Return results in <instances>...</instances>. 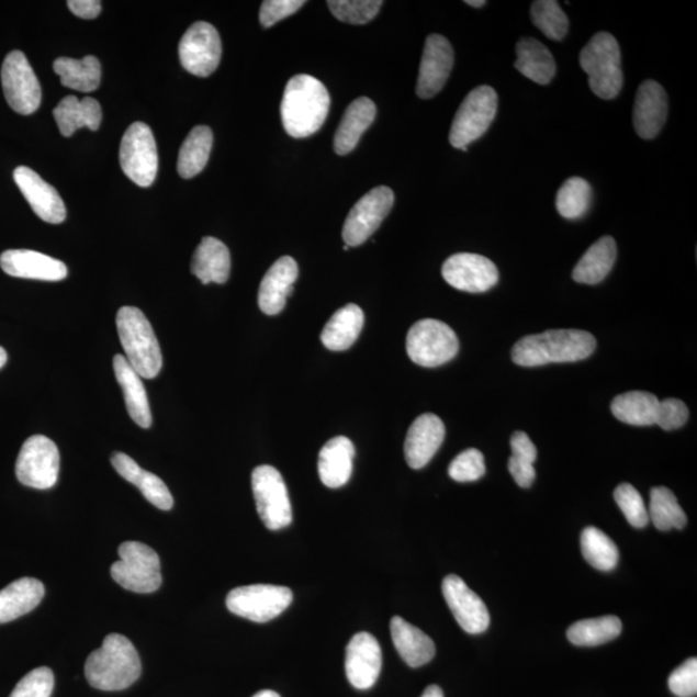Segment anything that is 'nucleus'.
I'll list each match as a JSON object with an SVG mask.
<instances>
[{"label": "nucleus", "instance_id": "nucleus-37", "mask_svg": "<svg viewBox=\"0 0 697 697\" xmlns=\"http://www.w3.org/2000/svg\"><path fill=\"white\" fill-rule=\"evenodd\" d=\"M54 70L57 76H60L64 87L79 92L97 91L101 82V65L94 56H86L82 60L69 57L57 58Z\"/></svg>", "mask_w": 697, "mask_h": 697}, {"label": "nucleus", "instance_id": "nucleus-12", "mask_svg": "<svg viewBox=\"0 0 697 697\" xmlns=\"http://www.w3.org/2000/svg\"><path fill=\"white\" fill-rule=\"evenodd\" d=\"M60 472V452L54 440L33 436L22 445L16 461V476L24 486L53 488Z\"/></svg>", "mask_w": 697, "mask_h": 697}, {"label": "nucleus", "instance_id": "nucleus-27", "mask_svg": "<svg viewBox=\"0 0 697 697\" xmlns=\"http://www.w3.org/2000/svg\"><path fill=\"white\" fill-rule=\"evenodd\" d=\"M116 381L122 387L124 401L128 415L138 427L149 429L153 423V416L143 378L132 369L126 357L115 356L113 361Z\"/></svg>", "mask_w": 697, "mask_h": 697}, {"label": "nucleus", "instance_id": "nucleus-3", "mask_svg": "<svg viewBox=\"0 0 697 697\" xmlns=\"http://www.w3.org/2000/svg\"><path fill=\"white\" fill-rule=\"evenodd\" d=\"M85 673L92 687L101 692H122L142 676V660L128 638L109 634L101 648L88 656Z\"/></svg>", "mask_w": 697, "mask_h": 697}, {"label": "nucleus", "instance_id": "nucleus-50", "mask_svg": "<svg viewBox=\"0 0 697 697\" xmlns=\"http://www.w3.org/2000/svg\"><path fill=\"white\" fill-rule=\"evenodd\" d=\"M305 5L304 0H266L260 9V22L263 27H270L297 12Z\"/></svg>", "mask_w": 697, "mask_h": 697}, {"label": "nucleus", "instance_id": "nucleus-24", "mask_svg": "<svg viewBox=\"0 0 697 697\" xmlns=\"http://www.w3.org/2000/svg\"><path fill=\"white\" fill-rule=\"evenodd\" d=\"M299 278L297 262L291 256L277 260L263 277L259 290V306L267 315H277L284 310L285 301L293 292Z\"/></svg>", "mask_w": 697, "mask_h": 697}, {"label": "nucleus", "instance_id": "nucleus-18", "mask_svg": "<svg viewBox=\"0 0 697 697\" xmlns=\"http://www.w3.org/2000/svg\"><path fill=\"white\" fill-rule=\"evenodd\" d=\"M453 66L451 43L439 34H431L425 42L416 92L420 99L435 98L442 91Z\"/></svg>", "mask_w": 697, "mask_h": 697}, {"label": "nucleus", "instance_id": "nucleus-4", "mask_svg": "<svg viewBox=\"0 0 697 697\" xmlns=\"http://www.w3.org/2000/svg\"><path fill=\"white\" fill-rule=\"evenodd\" d=\"M116 328L132 369L143 379H156L164 366V357L145 314L137 307L123 306L116 314Z\"/></svg>", "mask_w": 697, "mask_h": 697}, {"label": "nucleus", "instance_id": "nucleus-16", "mask_svg": "<svg viewBox=\"0 0 697 697\" xmlns=\"http://www.w3.org/2000/svg\"><path fill=\"white\" fill-rule=\"evenodd\" d=\"M442 276L453 289L482 293L498 282V270L493 261L476 254H457L443 263Z\"/></svg>", "mask_w": 697, "mask_h": 697}, {"label": "nucleus", "instance_id": "nucleus-58", "mask_svg": "<svg viewBox=\"0 0 697 697\" xmlns=\"http://www.w3.org/2000/svg\"><path fill=\"white\" fill-rule=\"evenodd\" d=\"M342 249H344V251H348L349 246L345 245Z\"/></svg>", "mask_w": 697, "mask_h": 697}, {"label": "nucleus", "instance_id": "nucleus-32", "mask_svg": "<svg viewBox=\"0 0 697 697\" xmlns=\"http://www.w3.org/2000/svg\"><path fill=\"white\" fill-rule=\"evenodd\" d=\"M55 121L61 135L70 137L79 128H100L102 112L99 101L92 98L79 100L76 97H66L54 110Z\"/></svg>", "mask_w": 697, "mask_h": 697}, {"label": "nucleus", "instance_id": "nucleus-54", "mask_svg": "<svg viewBox=\"0 0 697 697\" xmlns=\"http://www.w3.org/2000/svg\"><path fill=\"white\" fill-rule=\"evenodd\" d=\"M421 697H445L442 688L432 685L425 689Z\"/></svg>", "mask_w": 697, "mask_h": 697}, {"label": "nucleus", "instance_id": "nucleus-34", "mask_svg": "<svg viewBox=\"0 0 697 697\" xmlns=\"http://www.w3.org/2000/svg\"><path fill=\"white\" fill-rule=\"evenodd\" d=\"M516 69L538 85H549L555 76V61L550 50L533 38H522L516 47Z\"/></svg>", "mask_w": 697, "mask_h": 697}, {"label": "nucleus", "instance_id": "nucleus-51", "mask_svg": "<svg viewBox=\"0 0 697 697\" xmlns=\"http://www.w3.org/2000/svg\"><path fill=\"white\" fill-rule=\"evenodd\" d=\"M511 457L535 464L538 459L537 447L532 443L530 437L524 431H516L510 439Z\"/></svg>", "mask_w": 697, "mask_h": 697}, {"label": "nucleus", "instance_id": "nucleus-52", "mask_svg": "<svg viewBox=\"0 0 697 697\" xmlns=\"http://www.w3.org/2000/svg\"><path fill=\"white\" fill-rule=\"evenodd\" d=\"M508 468L519 487H531L535 479H537V471H535V466L531 462L511 457L508 462Z\"/></svg>", "mask_w": 697, "mask_h": 697}, {"label": "nucleus", "instance_id": "nucleus-6", "mask_svg": "<svg viewBox=\"0 0 697 697\" xmlns=\"http://www.w3.org/2000/svg\"><path fill=\"white\" fill-rule=\"evenodd\" d=\"M120 561L113 563L110 574L122 588L149 594L161 585L160 560L156 550L138 541H127L119 549Z\"/></svg>", "mask_w": 697, "mask_h": 697}, {"label": "nucleus", "instance_id": "nucleus-44", "mask_svg": "<svg viewBox=\"0 0 697 697\" xmlns=\"http://www.w3.org/2000/svg\"><path fill=\"white\" fill-rule=\"evenodd\" d=\"M327 5L337 20L351 25H364L378 16L383 2L381 0H329Z\"/></svg>", "mask_w": 697, "mask_h": 697}, {"label": "nucleus", "instance_id": "nucleus-10", "mask_svg": "<svg viewBox=\"0 0 697 697\" xmlns=\"http://www.w3.org/2000/svg\"><path fill=\"white\" fill-rule=\"evenodd\" d=\"M293 594L285 586L247 585L233 589L226 597V606L234 615L255 622H267L288 610Z\"/></svg>", "mask_w": 697, "mask_h": 697}, {"label": "nucleus", "instance_id": "nucleus-45", "mask_svg": "<svg viewBox=\"0 0 697 697\" xmlns=\"http://www.w3.org/2000/svg\"><path fill=\"white\" fill-rule=\"evenodd\" d=\"M615 502L630 526L643 528L649 524V510L640 493L629 483H622L614 493Z\"/></svg>", "mask_w": 697, "mask_h": 697}, {"label": "nucleus", "instance_id": "nucleus-9", "mask_svg": "<svg viewBox=\"0 0 697 697\" xmlns=\"http://www.w3.org/2000/svg\"><path fill=\"white\" fill-rule=\"evenodd\" d=\"M120 161L124 173L142 188L153 186L158 173L156 138L148 124H131L124 134L120 149Z\"/></svg>", "mask_w": 697, "mask_h": 697}, {"label": "nucleus", "instance_id": "nucleus-49", "mask_svg": "<svg viewBox=\"0 0 697 697\" xmlns=\"http://www.w3.org/2000/svg\"><path fill=\"white\" fill-rule=\"evenodd\" d=\"M688 420V408L684 402L676 398H667L659 403L656 425L671 431L684 427Z\"/></svg>", "mask_w": 697, "mask_h": 697}, {"label": "nucleus", "instance_id": "nucleus-46", "mask_svg": "<svg viewBox=\"0 0 697 697\" xmlns=\"http://www.w3.org/2000/svg\"><path fill=\"white\" fill-rule=\"evenodd\" d=\"M486 473V464L481 451L469 449L454 458L449 468V474L453 481L465 483L475 482Z\"/></svg>", "mask_w": 697, "mask_h": 697}, {"label": "nucleus", "instance_id": "nucleus-2", "mask_svg": "<svg viewBox=\"0 0 697 697\" xmlns=\"http://www.w3.org/2000/svg\"><path fill=\"white\" fill-rule=\"evenodd\" d=\"M596 348V337L582 329H552L520 339L511 350V358L522 367L572 363L589 358Z\"/></svg>", "mask_w": 697, "mask_h": 697}, {"label": "nucleus", "instance_id": "nucleus-25", "mask_svg": "<svg viewBox=\"0 0 697 697\" xmlns=\"http://www.w3.org/2000/svg\"><path fill=\"white\" fill-rule=\"evenodd\" d=\"M112 465L116 473L127 482L135 484L142 491L146 501L160 510L173 508V497L166 483L158 475L144 471L137 462L123 452H115L112 457Z\"/></svg>", "mask_w": 697, "mask_h": 697}, {"label": "nucleus", "instance_id": "nucleus-5", "mask_svg": "<svg viewBox=\"0 0 697 697\" xmlns=\"http://www.w3.org/2000/svg\"><path fill=\"white\" fill-rule=\"evenodd\" d=\"M580 65L589 77L594 94L604 100L618 97L623 78L620 47L614 35L604 32L594 35L580 54Z\"/></svg>", "mask_w": 697, "mask_h": 697}, {"label": "nucleus", "instance_id": "nucleus-55", "mask_svg": "<svg viewBox=\"0 0 697 697\" xmlns=\"http://www.w3.org/2000/svg\"><path fill=\"white\" fill-rule=\"evenodd\" d=\"M252 697H281V696H279L274 692H271V689H263V692H260Z\"/></svg>", "mask_w": 697, "mask_h": 697}, {"label": "nucleus", "instance_id": "nucleus-23", "mask_svg": "<svg viewBox=\"0 0 697 697\" xmlns=\"http://www.w3.org/2000/svg\"><path fill=\"white\" fill-rule=\"evenodd\" d=\"M667 97L664 88L655 80H645L638 88L633 123L638 136L652 139L659 135L666 122Z\"/></svg>", "mask_w": 697, "mask_h": 697}, {"label": "nucleus", "instance_id": "nucleus-1", "mask_svg": "<svg viewBox=\"0 0 697 697\" xmlns=\"http://www.w3.org/2000/svg\"><path fill=\"white\" fill-rule=\"evenodd\" d=\"M329 104L331 99L321 80L306 75L292 77L281 104L285 132L295 138L317 134L327 120Z\"/></svg>", "mask_w": 697, "mask_h": 697}, {"label": "nucleus", "instance_id": "nucleus-39", "mask_svg": "<svg viewBox=\"0 0 697 697\" xmlns=\"http://www.w3.org/2000/svg\"><path fill=\"white\" fill-rule=\"evenodd\" d=\"M622 623L616 616L577 621L567 630L571 643L582 648H594L614 641L621 634Z\"/></svg>", "mask_w": 697, "mask_h": 697}, {"label": "nucleus", "instance_id": "nucleus-48", "mask_svg": "<svg viewBox=\"0 0 697 697\" xmlns=\"http://www.w3.org/2000/svg\"><path fill=\"white\" fill-rule=\"evenodd\" d=\"M671 692L678 697H695L697 695V660L688 659L671 674Z\"/></svg>", "mask_w": 697, "mask_h": 697}, {"label": "nucleus", "instance_id": "nucleus-53", "mask_svg": "<svg viewBox=\"0 0 697 697\" xmlns=\"http://www.w3.org/2000/svg\"><path fill=\"white\" fill-rule=\"evenodd\" d=\"M68 7L76 16L86 20L97 19L101 12V2L98 0H69Z\"/></svg>", "mask_w": 697, "mask_h": 697}, {"label": "nucleus", "instance_id": "nucleus-29", "mask_svg": "<svg viewBox=\"0 0 697 697\" xmlns=\"http://www.w3.org/2000/svg\"><path fill=\"white\" fill-rule=\"evenodd\" d=\"M391 633L400 656L411 667H420L436 656V644L431 638L400 616L391 621Z\"/></svg>", "mask_w": 697, "mask_h": 697}, {"label": "nucleus", "instance_id": "nucleus-36", "mask_svg": "<svg viewBox=\"0 0 697 697\" xmlns=\"http://www.w3.org/2000/svg\"><path fill=\"white\" fill-rule=\"evenodd\" d=\"M660 401L649 392L633 391L618 395L612 401L611 411L619 421L634 427L656 425Z\"/></svg>", "mask_w": 697, "mask_h": 697}, {"label": "nucleus", "instance_id": "nucleus-31", "mask_svg": "<svg viewBox=\"0 0 697 697\" xmlns=\"http://www.w3.org/2000/svg\"><path fill=\"white\" fill-rule=\"evenodd\" d=\"M44 585L40 580L22 577L0 591V623L21 618L38 607L44 597Z\"/></svg>", "mask_w": 697, "mask_h": 697}, {"label": "nucleus", "instance_id": "nucleus-21", "mask_svg": "<svg viewBox=\"0 0 697 697\" xmlns=\"http://www.w3.org/2000/svg\"><path fill=\"white\" fill-rule=\"evenodd\" d=\"M0 268L14 278L58 282L68 277V268L50 256L31 249H10L0 256Z\"/></svg>", "mask_w": 697, "mask_h": 697}, {"label": "nucleus", "instance_id": "nucleus-28", "mask_svg": "<svg viewBox=\"0 0 697 697\" xmlns=\"http://www.w3.org/2000/svg\"><path fill=\"white\" fill-rule=\"evenodd\" d=\"M376 116L375 102L369 98H359L351 102L342 116L335 134L334 148L339 156L353 151L362 135Z\"/></svg>", "mask_w": 697, "mask_h": 697}, {"label": "nucleus", "instance_id": "nucleus-43", "mask_svg": "<svg viewBox=\"0 0 697 697\" xmlns=\"http://www.w3.org/2000/svg\"><path fill=\"white\" fill-rule=\"evenodd\" d=\"M531 18L535 26L540 29L549 40L562 41L569 33V18L560 3L554 0H538L531 7Z\"/></svg>", "mask_w": 697, "mask_h": 697}, {"label": "nucleus", "instance_id": "nucleus-13", "mask_svg": "<svg viewBox=\"0 0 697 697\" xmlns=\"http://www.w3.org/2000/svg\"><path fill=\"white\" fill-rule=\"evenodd\" d=\"M2 86L7 102L21 115H31L40 109L42 88L32 65L21 50H13L2 66Z\"/></svg>", "mask_w": 697, "mask_h": 697}, {"label": "nucleus", "instance_id": "nucleus-17", "mask_svg": "<svg viewBox=\"0 0 697 697\" xmlns=\"http://www.w3.org/2000/svg\"><path fill=\"white\" fill-rule=\"evenodd\" d=\"M442 592L454 619L469 634H481L490 627V612L484 602L457 575L445 577Z\"/></svg>", "mask_w": 697, "mask_h": 697}, {"label": "nucleus", "instance_id": "nucleus-14", "mask_svg": "<svg viewBox=\"0 0 697 697\" xmlns=\"http://www.w3.org/2000/svg\"><path fill=\"white\" fill-rule=\"evenodd\" d=\"M394 193L391 188L378 187L359 200L345 220L342 238L345 245L358 247L375 233L391 214Z\"/></svg>", "mask_w": 697, "mask_h": 697}, {"label": "nucleus", "instance_id": "nucleus-15", "mask_svg": "<svg viewBox=\"0 0 697 697\" xmlns=\"http://www.w3.org/2000/svg\"><path fill=\"white\" fill-rule=\"evenodd\" d=\"M180 61L190 75L205 78L222 61L223 46L218 32L209 22H195L183 34L179 46Z\"/></svg>", "mask_w": 697, "mask_h": 697}, {"label": "nucleus", "instance_id": "nucleus-22", "mask_svg": "<svg viewBox=\"0 0 697 697\" xmlns=\"http://www.w3.org/2000/svg\"><path fill=\"white\" fill-rule=\"evenodd\" d=\"M446 428L437 415L418 416L411 425L405 443V457L409 468L421 469L429 464L442 446Z\"/></svg>", "mask_w": 697, "mask_h": 697}, {"label": "nucleus", "instance_id": "nucleus-56", "mask_svg": "<svg viewBox=\"0 0 697 697\" xmlns=\"http://www.w3.org/2000/svg\"><path fill=\"white\" fill-rule=\"evenodd\" d=\"M468 5L474 7V9H481V7L486 5L487 3L484 0H466Z\"/></svg>", "mask_w": 697, "mask_h": 697}, {"label": "nucleus", "instance_id": "nucleus-11", "mask_svg": "<svg viewBox=\"0 0 697 697\" xmlns=\"http://www.w3.org/2000/svg\"><path fill=\"white\" fill-rule=\"evenodd\" d=\"M252 491L259 516L269 530H281L292 522L288 486L276 468L261 465L252 473Z\"/></svg>", "mask_w": 697, "mask_h": 697}, {"label": "nucleus", "instance_id": "nucleus-20", "mask_svg": "<svg viewBox=\"0 0 697 697\" xmlns=\"http://www.w3.org/2000/svg\"><path fill=\"white\" fill-rule=\"evenodd\" d=\"M13 179L36 216L48 224L64 223L66 207L63 198L53 186L44 181L32 168L25 166L14 170Z\"/></svg>", "mask_w": 697, "mask_h": 697}, {"label": "nucleus", "instance_id": "nucleus-38", "mask_svg": "<svg viewBox=\"0 0 697 697\" xmlns=\"http://www.w3.org/2000/svg\"><path fill=\"white\" fill-rule=\"evenodd\" d=\"M214 145V135L207 126H198L190 131L181 145L178 172L182 179H192L204 170Z\"/></svg>", "mask_w": 697, "mask_h": 697}, {"label": "nucleus", "instance_id": "nucleus-41", "mask_svg": "<svg viewBox=\"0 0 697 697\" xmlns=\"http://www.w3.org/2000/svg\"><path fill=\"white\" fill-rule=\"evenodd\" d=\"M582 552L594 569L611 571L618 566L619 549L596 527H586L582 533Z\"/></svg>", "mask_w": 697, "mask_h": 697}, {"label": "nucleus", "instance_id": "nucleus-26", "mask_svg": "<svg viewBox=\"0 0 697 697\" xmlns=\"http://www.w3.org/2000/svg\"><path fill=\"white\" fill-rule=\"evenodd\" d=\"M355 445L347 437H335L323 446L318 459L321 481L329 488L347 484L353 472Z\"/></svg>", "mask_w": 697, "mask_h": 697}, {"label": "nucleus", "instance_id": "nucleus-30", "mask_svg": "<svg viewBox=\"0 0 697 697\" xmlns=\"http://www.w3.org/2000/svg\"><path fill=\"white\" fill-rule=\"evenodd\" d=\"M231 268L229 248L214 237L203 238L193 256V274L203 284H224L229 279Z\"/></svg>", "mask_w": 697, "mask_h": 697}, {"label": "nucleus", "instance_id": "nucleus-57", "mask_svg": "<svg viewBox=\"0 0 697 697\" xmlns=\"http://www.w3.org/2000/svg\"><path fill=\"white\" fill-rule=\"evenodd\" d=\"M7 353L5 350L0 347V369H3L4 364L7 363Z\"/></svg>", "mask_w": 697, "mask_h": 697}, {"label": "nucleus", "instance_id": "nucleus-47", "mask_svg": "<svg viewBox=\"0 0 697 697\" xmlns=\"http://www.w3.org/2000/svg\"><path fill=\"white\" fill-rule=\"evenodd\" d=\"M55 687L54 672L42 666L26 674L10 697H50Z\"/></svg>", "mask_w": 697, "mask_h": 697}, {"label": "nucleus", "instance_id": "nucleus-42", "mask_svg": "<svg viewBox=\"0 0 697 697\" xmlns=\"http://www.w3.org/2000/svg\"><path fill=\"white\" fill-rule=\"evenodd\" d=\"M592 203V188L588 181L571 178L564 181L557 193V211L564 218L576 220L588 212Z\"/></svg>", "mask_w": 697, "mask_h": 697}, {"label": "nucleus", "instance_id": "nucleus-33", "mask_svg": "<svg viewBox=\"0 0 697 697\" xmlns=\"http://www.w3.org/2000/svg\"><path fill=\"white\" fill-rule=\"evenodd\" d=\"M364 325L361 307L349 304L337 311L323 328L321 340L329 350L342 351L353 347Z\"/></svg>", "mask_w": 697, "mask_h": 697}, {"label": "nucleus", "instance_id": "nucleus-7", "mask_svg": "<svg viewBox=\"0 0 697 697\" xmlns=\"http://www.w3.org/2000/svg\"><path fill=\"white\" fill-rule=\"evenodd\" d=\"M406 348L411 361L432 369L452 361L459 353L460 344L457 334L446 323L423 319L409 328Z\"/></svg>", "mask_w": 697, "mask_h": 697}, {"label": "nucleus", "instance_id": "nucleus-35", "mask_svg": "<svg viewBox=\"0 0 697 697\" xmlns=\"http://www.w3.org/2000/svg\"><path fill=\"white\" fill-rule=\"evenodd\" d=\"M618 256V248L612 237H604L594 244L582 259L578 260L572 273L577 283L598 284L610 274Z\"/></svg>", "mask_w": 697, "mask_h": 697}, {"label": "nucleus", "instance_id": "nucleus-8", "mask_svg": "<svg viewBox=\"0 0 697 697\" xmlns=\"http://www.w3.org/2000/svg\"><path fill=\"white\" fill-rule=\"evenodd\" d=\"M497 113V93L493 87L481 86L468 94L452 122L450 143L466 151L468 145L486 134Z\"/></svg>", "mask_w": 697, "mask_h": 697}, {"label": "nucleus", "instance_id": "nucleus-40", "mask_svg": "<svg viewBox=\"0 0 697 697\" xmlns=\"http://www.w3.org/2000/svg\"><path fill=\"white\" fill-rule=\"evenodd\" d=\"M649 518L660 531H670L672 528L682 530L687 524V517L677 497L666 487L651 490Z\"/></svg>", "mask_w": 697, "mask_h": 697}, {"label": "nucleus", "instance_id": "nucleus-19", "mask_svg": "<svg viewBox=\"0 0 697 697\" xmlns=\"http://www.w3.org/2000/svg\"><path fill=\"white\" fill-rule=\"evenodd\" d=\"M383 666V654L375 637L358 633L351 638L345 659V671L351 686L369 689L376 684Z\"/></svg>", "mask_w": 697, "mask_h": 697}]
</instances>
